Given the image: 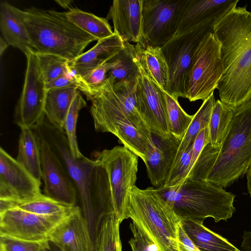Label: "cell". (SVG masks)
<instances>
[{
    "instance_id": "cell-45",
    "label": "cell",
    "mask_w": 251,
    "mask_h": 251,
    "mask_svg": "<svg viewBox=\"0 0 251 251\" xmlns=\"http://www.w3.org/2000/svg\"><path fill=\"white\" fill-rule=\"evenodd\" d=\"M246 177L247 181V189L249 194L251 197V165L248 169L246 173Z\"/></svg>"
},
{
    "instance_id": "cell-29",
    "label": "cell",
    "mask_w": 251,
    "mask_h": 251,
    "mask_svg": "<svg viewBox=\"0 0 251 251\" xmlns=\"http://www.w3.org/2000/svg\"><path fill=\"white\" fill-rule=\"evenodd\" d=\"M66 15L69 20L81 29L94 37L97 41L112 35L114 31L106 18L72 8Z\"/></svg>"
},
{
    "instance_id": "cell-12",
    "label": "cell",
    "mask_w": 251,
    "mask_h": 251,
    "mask_svg": "<svg viewBox=\"0 0 251 251\" xmlns=\"http://www.w3.org/2000/svg\"><path fill=\"white\" fill-rule=\"evenodd\" d=\"M68 216H44L11 209L0 213V236L26 241L47 240L52 230Z\"/></svg>"
},
{
    "instance_id": "cell-35",
    "label": "cell",
    "mask_w": 251,
    "mask_h": 251,
    "mask_svg": "<svg viewBox=\"0 0 251 251\" xmlns=\"http://www.w3.org/2000/svg\"><path fill=\"white\" fill-rule=\"evenodd\" d=\"M221 146L214 147L210 142L207 143L201 152L186 179L205 181L218 158Z\"/></svg>"
},
{
    "instance_id": "cell-39",
    "label": "cell",
    "mask_w": 251,
    "mask_h": 251,
    "mask_svg": "<svg viewBox=\"0 0 251 251\" xmlns=\"http://www.w3.org/2000/svg\"><path fill=\"white\" fill-rule=\"evenodd\" d=\"M0 251H42L48 240L32 241L0 236Z\"/></svg>"
},
{
    "instance_id": "cell-31",
    "label": "cell",
    "mask_w": 251,
    "mask_h": 251,
    "mask_svg": "<svg viewBox=\"0 0 251 251\" xmlns=\"http://www.w3.org/2000/svg\"><path fill=\"white\" fill-rule=\"evenodd\" d=\"M160 89L164 99L170 132L181 141L194 115H190L184 111L179 104L178 99L172 97L162 88Z\"/></svg>"
},
{
    "instance_id": "cell-9",
    "label": "cell",
    "mask_w": 251,
    "mask_h": 251,
    "mask_svg": "<svg viewBox=\"0 0 251 251\" xmlns=\"http://www.w3.org/2000/svg\"><path fill=\"white\" fill-rule=\"evenodd\" d=\"M96 159L107 172L115 212L122 223L127 219L128 197L137 180L138 156L124 146H116L99 152Z\"/></svg>"
},
{
    "instance_id": "cell-6",
    "label": "cell",
    "mask_w": 251,
    "mask_h": 251,
    "mask_svg": "<svg viewBox=\"0 0 251 251\" xmlns=\"http://www.w3.org/2000/svg\"><path fill=\"white\" fill-rule=\"evenodd\" d=\"M251 165V99L234 108L218 158L205 181L226 188Z\"/></svg>"
},
{
    "instance_id": "cell-21",
    "label": "cell",
    "mask_w": 251,
    "mask_h": 251,
    "mask_svg": "<svg viewBox=\"0 0 251 251\" xmlns=\"http://www.w3.org/2000/svg\"><path fill=\"white\" fill-rule=\"evenodd\" d=\"M124 47V42L114 33L109 37L98 41L91 49L69 62V64L85 78L96 68L111 59Z\"/></svg>"
},
{
    "instance_id": "cell-27",
    "label": "cell",
    "mask_w": 251,
    "mask_h": 251,
    "mask_svg": "<svg viewBox=\"0 0 251 251\" xmlns=\"http://www.w3.org/2000/svg\"><path fill=\"white\" fill-rule=\"evenodd\" d=\"M16 160L41 183L42 171L39 147L36 135L31 128H21Z\"/></svg>"
},
{
    "instance_id": "cell-24",
    "label": "cell",
    "mask_w": 251,
    "mask_h": 251,
    "mask_svg": "<svg viewBox=\"0 0 251 251\" xmlns=\"http://www.w3.org/2000/svg\"><path fill=\"white\" fill-rule=\"evenodd\" d=\"M78 205H70L53 200L44 194L22 202L0 199V213L13 208L44 216H68L76 210Z\"/></svg>"
},
{
    "instance_id": "cell-1",
    "label": "cell",
    "mask_w": 251,
    "mask_h": 251,
    "mask_svg": "<svg viewBox=\"0 0 251 251\" xmlns=\"http://www.w3.org/2000/svg\"><path fill=\"white\" fill-rule=\"evenodd\" d=\"M32 130L48 142L68 171L76 188L79 206L97 249L103 219L115 212L105 167L97 160L90 159L83 155L74 158L65 132L52 125L45 116Z\"/></svg>"
},
{
    "instance_id": "cell-32",
    "label": "cell",
    "mask_w": 251,
    "mask_h": 251,
    "mask_svg": "<svg viewBox=\"0 0 251 251\" xmlns=\"http://www.w3.org/2000/svg\"><path fill=\"white\" fill-rule=\"evenodd\" d=\"M234 108L217 100L213 108L208 126L210 143L214 147L222 145L231 121Z\"/></svg>"
},
{
    "instance_id": "cell-2",
    "label": "cell",
    "mask_w": 251,
    "mask_h": 251,
    "mask_svg": "<svg viewBox=\"0 0 251 251\" xmlns=\"http://www.w3.org/2000/svg\"><path fill=\"white\" fill-rule=\"evenodd\" d=\"M246 7H234L213 26L223 65L217 89L220 100L233 108L251 99V12Z\"/></svg>"
},
{
    "instance_id": "cell-10",
    "label": "cell",
    "mask_w": 251,
    "mask_h": 251,
    "mask_svg": "<svg viewBox=\"0 0 251 251\" xmlns=\"http://www.w3.org/2000/svg\"><path fill=\"white\" fill-rule=\"evenodd\" d=\"M186 0H143L142 36L138 43L161 47L176 33Z\"/></svg>"
},
{
    "instance_id": "cell-41",
    "label": "cell",
    "mask_w": 251,
    "mask_h": 251,
    "mask_svg": "<svg viewBox=\"0 0 251 251\" xmlns=\"http://www.w3.org/2000/svg\"><path fill=\"white\" fill-rule=\"evenodd\" d=\"M209 142V128L207 127L200 131L193 144L190 171L204 146Z\"/></svg>"
},
{
    "instance_id": "cell-44",
    "label": "cell",
    "mask_w": 251,
    "mask_h": 251,
    "mask_svg": "<svg viewBox=\"0 0 251 251\" xmlns=\"http://www.w3.org/2000/svg\"><path fill=\"white\" fill-rule=\"evenodd\" d=\"M42 251H63V250L56 244L49 240L47 245Z\"/></svg>"
},
{
    "instance_id": "cell-15",
    "label": "cell",
    "mask_w": 251,
    "mask_h": 251,
    "mask_svg": "<svg viewBox=\"0 0 251 251\" xmlns=\"http://www.w3.org/2000/svg\"><path fill=\"white\" fill-rule=\"evenodd\" d=\"M136 94L141 114L153 136L166 139L170 132L164 97L160 87L148 75L138 58Z\"/></svg>"
},
{
    "instance_id": "cell-25",
    "label": "cell",
    "mask_w": 251,
    "mask_h": 251,
    "mask_svg": "<svg viewBox=\"0 0 251 251\" xmlns=\"http://www.w3.org/2000/svg\"><path fill=\"white\" fill-rule=\"evenodd\" d=\"M182 226L201 251H241L221 235L205 227L203 223L181 220Z\"/></svg>"
},
{
    "instance_id": "cell-46",
    "label": "cell",
    "mask_w": 251,
    "mask_h": 251,
    "mask_svg": "<svg viewBox=\"0 0 251 251\" xmlns=\"http://www.w3.org/2000/svg\"><path fill=\"white\" fill-rule=\"evenodd\" d=\"M72 0H55V2L59 4L60 6L64 8H71V6L72 5Z\"/></svg>"
},
{
    "instance_id": "cell-18",
    "label": "cell",
    "mask_w": 251,
    "mask_h": 251,
    "mask_svg": "<svg viewBox=\"0 0 251 251\" xmlns=\"http://www.w3.org/2000/svg\"><path fill=\"white\" fill-rule=\"evenodd\" d=\"M143 0H114L107 15L114 33L124 42L139 43L142 36Z\"/></svg>"
},
{
    "instance_id": "cell-34",
    "label": "cell",
    "mask_w": 251,
    "mask_h": 251,
    "mask_svg": "<svg viewBox=\"0 0 251 251\" xmlns=\"http://www.w3.org/2000/svg\"><path fill=\"white\" fill-rule=\"evenodd\" d=\"M86 106L85 100L78 92L73 100L64 123V131L68 140L71 153L75 159L83 155L77 145L76 127L79 112Z\"/></svg>"
},
{
    "instance_id": "cell-26",
    "label": "cell",
    "mask_w": 251,
    "mask_h": 251,
    "mask_svg": "<svg viewBox=\"0 0 251 251\" xmlns=\"http://www.w3.org/2000/svg\"><path fill=\"white\" fill-rule=\"evenodd\" d=\"M135 45L143 69L154 82L165 89L169 80V69L161 48L140 43Z\"/></svg>"
},
{
    "instance_id": "cell-16",
    "label": "cell",
    "mask_w": 251,
    "mask_h": 251,
    "mask_svg": "<svg viewBox=\"0 0 251 251\" xmlns=\"http://www.w3.org/2000/svg\"><path fill=\"white\" fill-rule=\"evenodd\" d=\"M239 0H186L176 35L197 27L214 24L233 8Z\"/></svg>"
},
{
    "instance_id": "cell-14",
    "label": "cell",
    "mask_w": 251,
    "mask_h": 251,
    "mask_svg": "<svg viewBox=\"0 0 251 251\" xmlns=\"http://www.w3.org/2000/svg\"><path fill=\"white\" fill-rule=\"evenodd\" d=\"M38 181L18 161L0 149V199L28 201L43 194Z\"/></svg>"
},
{
    "instance_id": "cell-5",
    "label": "cell",
    "mask_w": 251,
    "mask_h": 251,
    "mask_svg": "<svg viewBox=\"0 0 251 251\" xmlns=\"http://www.w3.org/2000/svg\"><path fill=\"white\" fill-rule=\"evenodd\" d=\"M127 218H130L151 237L160 251H180L181 220L152 187L134 186L129 195Z\"/></svg>"
},
{
    "instance_id": "cell-22",
    "label": "cell",
    "mask_w": 251,
    "mask_h": 251,
    "mask_svg": "<svg viewBox=\"0 0 251 251\" xmlns=\"http://www.w3.org/2000/svg\"><path fill=\"white\" fill-rule=\"evenodd\" d=\"M109 132L116 136L125 148L144 162L154 145L153 135L151 132L138 128L126 122H117Z\"/></svg>"
},
{
    "instance_id": "cell-28",
    "label": "cell",
    "mask_w": 251,
    "mask_h": 251,
    "mask_svg": "<svg viewBox=\"0 0 251 251\" xmlns=\"http://www.w3.org/2000/svg\"><path fill=\"white\" fill-rule=\"evenodd\" d=\"M115 64L108 74L113 85L136 80L139 75L138 57L135 45L124 42V47L114 57Z\"/></svg>"
},
{
    "instance_id": "cell-20",
    "label": "cell",
    "mask_w": 251,
    "mask_h": 251,
    "mask_svg": "<svg viewBox=\"0 0 251 251\" xmlns=\"http://www.w3.org/2000/svg\"><path fill=\"white\" fill-rule=\"evenodd\" d=\"M0 29L1 36L9 45L26 55L31 52L30 44L25 23L24 11L6 1L0 4Z\"/></svg>"
},
{
    "instance_id": "cell-30",
    "label": "cell",
    "mask_w": 251,
    "mask_h": 251,
    "mask_svg": "<svg viewBox=\"0 0 251 251\" xmlns=\"http://www.w3.org/2000/svg\"><path fill=\"white\" fill-rule=\"evenodd\" d=\"M215 102L213 93L203 101L200 108L193 115V120L180 142L173 164L188 148L193 145L200 131L203 128L208 127L211 114Z\"/></svg>"
},
{
    "instance_id": "cell-42",
    "label": "cell",
    "mask_w": 251,
    "mask_h": 251,
    "mask_svg": "<svg viewBox=\"0 0 251 251\" xmlns=\"http://www.w3.org/2000/svg\"><path fill=\"white\" fill-rule=\"evenodd\" d=\"M178 241L180 251H201L188 236L181 224L179 228Z\"/></svg>"
},
{
    "instance_id": "cell-36",
    "label": "cell",
    "mask_w": 251,
    "mask_h": 251,
    "mask_svg": "<svg viewBox=\"0 0 251 251\" xmlns=\"http://www.w3.org/2000/svg\"><path fill=\"white\" fill-rule=\"evenodd\" d=\"M36 54L46 84L68 73L69 61L65 58L51 54Z\"/></svg>"
},
{
    "instance_id": "cell-40",
    "label": "cell",
    "mask_w": 251,
    "mask_h": 251,
    "mask_svg": "<svg viewBox=\"0 0 251 251\" xmlns=\"http://www.w3.org/2000/svg\"><path fill=\"white\" fill-rule=\"evenodd\" d=\"M114 64V59L112 57L106 62L96 68L88 76L83 78L92 92L93 97L96 91L106 81L108 72Z\"/></svg>"
},
{
    "instance_id": "cell-7",
    "label": "cell",
    "mask_w": 251,
    "mask_h": 251,
    "mask_svg": "<svg viewBox=\"0 0 251 251\" xmlns=\"http://www.w3.org/2000/svg\"><path fill=\"white\" fill-rule=\"evenodd\" d=\"M214 25H202L175 35L161 47L169 69V80L164 90L172 97L186 98L194 52L205 35L213 32Z\"/></svg>"
},
{
    "instance_id": "cell-37",
    "label": "cell",
    "mask_w": 251,
    "mask_h": 251,
    "mask_svg": "<svg viewBox=\"0 0 251 251\" xmlns=\"http://www.w3.org/2000/svg\"><path fill=\"white\" fill-rule=\"evenodd\" d=\"M192 146L188 148L173 165L163 186H176L183 183L186 179L190 171Z\"/></svg>"
},
{
    "instance_id": "cell-11",
    "label": "cell",
    "mask_w": 251,
    "mask_h": 251,
    "mask_svg": "<svg viewBox=\"0 0 251 251\" xmlns=\"http://www.w3.org/2000/svg\"><path fill=\"white\" fill-rule=\"evenodd\" d=\"M25 56L27 66L25 82L15 120L21 129H32L45 116L44 107L47 89L37 55L30 52Z\"/></svg>"
},
{
    "instance_id": "cell-4",
    "label": "cell",
    "mask_w": 251,
    "mask_h": 251,
    "mask_svg": "<svg viewBox=\"0 0 251 251\" xmlns=\"http://www.w3.org/2000/svg\"><path fill=\"white\" fill-rule=\"evenodd\" d=\"M156 189L181 220L203 223L211 217L216 223L226 221L236 211L235 195L211 182L186 179L176 186Z\"/></svg>"
},
{
    "instance_id": "cell-19",
    "label": "cell",
    "mask_w": 251,
    "mask_h": 251,
    "mask_svg": "<svg viewBox=\"0 0 251 251\" xmlns=\"http://www.w3.org/2000/svg\"><path fill=\"white\" fill-rule=\"evenodd\" d=\"M158 141L148 154L145 161L151 183L157 187L164 185L173 164L181 140L173 135Z\"/></svg>"
},
{
    "instance_id": "cell-38",
    "label": "cell",
    "mask_w": 251,
    "mask_h": 251,
    "mask_svg": "<svg viewBox=\"0 0 251 251\" xmlns=\"http://www.w3.org/2000/svg\"><path fill=\"white\" fill-rule=\"evenodd\" d=\"M129 228L132 237L128 243L132 251H160L149 234L135 222L132 221Z\"/></svg>"
},
{
    "instance_id": "cell-43",
    "label": "cell",
    "mask_w": 251,
    "mask_h": 251,
    "mask_svg": "<svg viewBox=\"0 0 251 251\" xmlns=\"http://www.w3.org/2000/svg\"><path fill=\"white\" fill-rule=\"evenodd\" d=\"M46 84L47 90L51 89L62 88L72 86H75L67 74L61 75Z\"/></svg>"
},
{
    "instance_id": "cell-47",
    "label": "cell",
    "mask_w": 251,
    "mask_h": 251,
    "mask_svg": "<svg viewBox=\"0 0 251 251\" xmlns=\"http://www.w3.org/2000/svg\"><path fill=\"white\" fill-rule=\"evenodd\" d=\"M9 46L6 41L0 36V55L1 56L6 49Z\"/></svg>"
},
{
    "instance_id": "cell-33",
    "label": "cell",
    "mask_w": 251,
    "mask_h": 251,
    "mask_svg": "<svg viewBox=\"0 0 251 251\" xmlns=\"http://www.w3.org/2000/svg\"><path fill=\"white\" fill-rule=\"evenodd\" d=\"M121 223L115 212L103 219L99 234L97 251H122L120 235Z\"/></svg>"
},
{
    "instance_id": "cell-8",
    "label": "cell",
    "mask_w": 251,
    "mask_h": 251,
    "mask_svg": "<svg viewBox=\"0 0 251 251\" xmlns=\"http://www.w3.org/2000/svg\"><path fill=\"white\" fill-rule=\"evenodd\" d=\"M221 44L214 32L205 35L194 54L186 98L190 101L209 98L223 76Z\"/></svg>"
},
{
    "instance_id": "cell-17",
    "label": "cell",
    "mask_w": 251,
    "mask_h": 251,
    "mask_svg": "<svg viewBox=\"0 0 251 251\" xmlns=\"http://www.w3.org/2000/svg\"><path fill=\"white\" fill-rule=\"evenodd\" d=\"M48 240L63 251H97L79 207L52 230Z\"/></svg>"
},
{
    "instance_id": "cell-13",
    "label": "cell",
    "mask_w": 251,
    "mask_h": 251,
    "mask_svg": "<svg viewBox=\"0 0 251 251\" xmlns=\"http://www.w3.org/2000/svg\"><path fill=\"white\" fill-rule=\"evenodd\" d=\"M35 134L40 153L44 195L62 203L77 205V191L68 171L48 142Z\"/></svg>"
},
{
    "instance_id": "cell-3",
    "label": "cell",
    "mask_w": 251,
    "mask_h": 251,
    "mask_svg": "<svg viewBox=\"0 0 251 251\" xmlns=\"http://www.w3.org/2000/svg\"><path fill=\"white\" fill-rule=\"evenodd\" d=\"M31 52L61 56L69 62L97 40L68 18L66 12L32 7L24 10Z\"/></svg>"
},
{
    "instance_id": "cell-23",
    "label": "cell",
    "mask_w": 251,
    "mask_h": 251,
    "mask_svg": "<svg viewBox=\"0 0 251 251\" xmlns=\"http://www.w3.org/2000/svg\"><path fill=\"white\" fill-rule=\"evenodd\" d=\"M79 92L74 86L47 90L44 113L50 123L64 131V123L75 96Z\"/></svg>"
}]
</instances>
